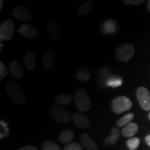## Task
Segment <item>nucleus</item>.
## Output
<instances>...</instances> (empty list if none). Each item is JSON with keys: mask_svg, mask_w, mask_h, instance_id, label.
Returning a JSON list of instances; mask_svg holds the SVG:
<instances>
[{"mask_svg": "<svg viewBox=\"0 0 150 150\" xmlns=\"http://www.w3.org/2000/svg\"><path fill=\"white\" fill-rule=\"evenodd\" d=\"M93 8V2L92 1H87L76 7V12L79 17H83L87 16Z\"/></svg>", "mask_w": 150, "mask_h": 150, "instance_id": "15", "label": "nucleus"}, {"mask_svg": "<svg viewBox=\"0 0 150 150\" xmlns=\"http://www.w3.org/2000/svg\"><path fill=\"white\" fill-rule=\"evenodd\" d=\"M149 119H150V112H149Z\"/></svg>", "mask_w": 150, "mask_h": 150, "instance_id": "34", "label": "nucleus"}, {"mask_svg": "<svg viewBox=\"0 0 150 150\" xmlns=\"http://www.w3.org/2000/svg\"><path fill=\"white\" fill-rule=\"evenodd\" d=\"M136 97L140 106L146 111L150 110V93L145 87H139L136 91Z\"/></svg>", "mask_w": 150, "mask_h": 150, "instance_id": "8", "label": "nucleus"}, {"mask_svg": "<svg viewBox=\"0 0 150 150\" xmlns=\"http://www.w3.org/2000/svg\"><path fill=\"white\" fill-rule=\"evenodd\" d=\"M56 65V55L53 52L47 51L43 54L42 67L46 71L53 70Z\"/></svg>", "mask_w": 150, "mask_h": 150, "instance_id": "10", "label": "nucleus"}, {"mask_svg": "<svg viewBox=\"0 0 150 150\" xmlns=\"http://www.w3.org/2000/svg\"><path fill=\"white\" fill-rule=\"evenodd\" d=\"M46 31L47 36L52 40H58L61 36V31L59 24L54 18H50L47 22Z\"/></svg>", "mask_w": 150, "mask_h": 150, "instance_id": "9", "label": "nucleus"}, {"mask_svg": "<svg viewBox=\"0 0 150 150\" xmlns=\"http://www.w3.org/2000/svg\"><path fill=\"white\" fill-rule=\"evenodd\" d=\"M112 110L116 114H120L130 110L132 107V102L126 96L115 97L111 103Z\"/></svg>", "mask_w": 150, "mask_h": 150, "instance_id": "4", "label": "nucleus"}, {"mask_svg": "<svg viewBox=\"0 0 150 150\" xmlns=\"http://www.w3.org/2000/svg\"><path fill=\"white\" fill-rule=\"evenodd\" d=\"M147 9L150 12V0H149V1H147Z\"/></svg>", "mask_w": 150, "mask_h": 150, "instance_id": "33", "label": "nucleus"}, {"mask_svg": "<svg viewBox=\"0 0 150 150\" xmlns=\"http://www.w3.org/2000/svg\"><path fill=\"white\" fill-rule=\"evenodd\" d=\"M4 4V0H1L0 1V11H1V9L3 8Z\"/></svg>", "mask_w": 150, "mask_h": 150, "instance_id": "32", "label": "nucleus"}, {"mask_svg": "<svg viewBox=\"0 0 150 150\" xmlns=\"http://www.w3.org/2000/svg\"><path fill=\"white\" fill-rule=\"evenodd\" d=\"M9 72L17 79H21L24 76V70L22 65L17 61H13L9 64Z\"/></svg>", "mask_w": 150, "mask_h": 150, "instance_id": "11", "label": "nucleus"}, {"mask_svg": "<svg viewBox=\"0 0 150 150\" xmlns=\"http://www.w3.org/2000/svg\"><path fill=\"white\" fill-rule=\"evenodd\" d=\"M91 72L89 69H86L84 70L83 68L79 69L77 72H76V76L79 80L83 82H86L88 81L91 78Z\"/></svg>", "mask_w": 150, "mask_h": 150, "instance_id": "22", "label": "nucleus"}, {"mask_svg": "<svg viewBox=\"0 0 150 150\" xmlns=\"http://www.w3.org/2000/svg\"><path fill=\"white\" fill-rule=\"evenodd\" d=\"M6 91L8 96L16 104H23L26 102L27 96L22 88L12 81L9 80L6 84Z\"/></svg>", "mask_w": 150, "mask_h": 150, "instance_id": "1", "label": "nucleus"}, {"mask_svg": "<svg viewBox=\"0 0 150 150\" xmlns=\"http://www.w3.org/2000/svg\"><path fill=\"white\" fill-rule=\"evenodd\" d=\"M145 142L150 147V135H148V136L145 137Z\"/></svg>", "mask_w": 150, "mask_h": 150, "instance_id": "31", "label": "nucleus"}, {"mask_svg": "<svg viewBox=\"0 0 150 150\" xmlns=\"http://www.w3.org/2000/svg\"><path fill=\"white\" fill-rule=\"evenodd\" d=\"M122 83V80L121 79H113L110 81L108 83V85L111 86L112 88L117 87V86H120Z\"/></svg>", "mask_w": 150, "mask_h": 150, "instance_id": "29", "label": "nucleus"}, {"mask_svg": "<svg viewBox=\"0 0 150 150\" xmlns=\"http://www.w3.org/2000/svg\"><path fill=\"white\" fill-rule=\"evenodd\" d=\"M72 120L76 127L81 129H86L91 125L89 118L81 112H75L72 115Z\"/></svg>", "mask_w": 150, "mask_h": 150, "instance_id": "12", "label": "nucleus"}, {"mask_svg": "<svg viewBox=\"0 0 150 150\" xmlns=\"http://www.w3.org/2000/svg\"><path fill=\"white\" fill-rule=\"evenodd\" d=\"M80 141L82 145L88 150H97V146L96 142L88 134H83L80 137Z\"/></svg>", "mask_w": 150, "mask_h": 150, "instance_id": "14", "label": "nucleus"}, {"mask_svg": "<svg viewBox=\"0 0 150 150\" xmlns=\"http://www.w3.org/2000/svg\"><path fill=\"white\" fill-rule=\"evenodd\" d=\"M120 135V132L119 129L116 128V127L112 128L111 130V134L108 136L104 140L105 144L109 145L115 144L117 142L118 139H119Z\"/></svg>", "mask_w": 150, "mask_h": 150, "instance_id": "18", "label": "nucleus"}, {"mask_svg": "<svg viewBox=\"0 0 150 150\" xmlns=\"http://www.w3.org/2000/svg\"><path fill=\"white\" fill-rule=\"evenodd\" d=\"M13 17L18 21H29L33 18V14L27 6L20 5L16 6L12 12Z\"/></svg>", "mask_w": 150, "mask_h": 150, "instance_id": "7", "label": "nucleus"}, {"mask_svg": "<svg viewBox=\"0 0 150 150\" xmlns=\"http://www.w3.org/2000/svg\"><path fill=\"white\" fill-rule=\"evenodd\" d=\"M138 129V127L137 124L131 122L128 124V125L124 127L122 131V134L124 137L131 138V137H133L136 134Z\"/></svg>", "mask_w": 150, "mask_h": 150, "instance_id": "17", "label": "nucleus"}, {"mask_svg": "<svg viewBox=\"0 0 150 150\" xmlns=\"http://www.w3.org/2000/svg\"><path fill=\"white\" fill-rule=\"evenodd\" d=\"M8 74V69L2 61H0V79L2 80Z\"/></svg>", "mask_w": 150, "mask_h": 150, "instance_id": "27", "label": "nucleus"}, {"mask_svg": "<svg viewBox=\"0 0 150 150\" xmlns=\"http://www.w3.org/2000/svg\"><path fill=\"white\" fill-rule=\"evenodd\" d=\"M16 24L12 20H5L0 27V39L4 41L10 40L13 36Z\"/></svg>", "mask_w": 150, "mask_h": 150, "instance_id": "6", "label": "nucleus"}, {"mask_svg": "<svg viewBox=\"0 0 150 150\" xmlns=\"http://www.w3.org/2000/svg\"><path fill=\"white\" fill-rule=\"evenodd\" d=\"M74 138V133L72 130L70 129H67V130L63 131L60 134L59 139L60 142L62 143H67V142H70Z\"/></svg>", "mask_w": 150, "mask_h": 150, "instance_id": "19", "label": "nucleus"}, {"mask_svg": "<svg viewBox=\"0 0 150 150\" xmlns=\"http://www.w3.org/2000/svg\"><path fill=\"white\" fill-rule=\"evenodd\" d=\"M140 145V139L138 138H131L127 141V145L130 150H136Z\"/></svg>", "mask_w": 150, "mask_h": 150, "instance_id": "24", "label": "nucleus"}, {"mask_svg": "<svg viewBox=\"0 0 150 150\" xmlns=\"http://www.w3.org/2000/svg\"><path fill=\"white\" fill-rule=\"evenodd\" d=\"M63 150H83V148L78 142H70L65 146Z\"/></svg>", "mask_w": 150, "mask_h": 150, "instance_id": "26", "label": "nucleus"}, {"mask_svg": "<svg viewBox=\"0 0 150 150\" xmlns=\"http://www.w3.org/2000/svg\"><path fill=\"white\" fill-rule=\"evenodd\" d=\"M116 29V22L113 20H106L102 24V31L106 34L114 33Z\"/></svg>", "mask_w": 150, "mask_h": 150, "instance_id": "20", "label": "nucleus"}, {"mask_svg": "<svg viewBox=\"0 0 150 150\" xmlns=\"http://www.w3.org/2000/svg\"><path fill=\"white\" fill-rule=\"evenodd\" d=\"M44 150H61V148L57 144L52 141H45L42 144Z\"/></svg>", "mask_w": 150, "mask_h": 150, "instance_id": "25", "label": "nucleus"}, {"mask_svg": "<svg viewBox=\"0 0 150 150\" xmlns=\"http://www.w3.org/2000/svg\"><path fill=\"white\" fill-rule=\"evenodd\" d=\"M18 31L22 35L31 39L35 38L38 36V35L37 29L33 25H31L30 24H22V26L19 29Z\"/></svg>", "mask_w": 150, "mask_h": 150, "instance_id": "13", "label": "nucleus"}, {"mask_svg": "<svg viewBox=\"0 0 150 150\" xmlns=\"http://www.w3.org/2000/svg\"><path fill=\"white\" fill-rule=\"evenodd\" d=\"M75 103L80 111L86 112L91 107V99L87 92L83 89L77 90L75 93Z\"/></svg>", "mask_w": 150, "mask_h": 150, "instance_id": "2", "label": "nucleus"}, {"mask_svg": "<svg viewBox=\"0 0 150 150\" xmlns=\"http://www.w3.org/2000/svg\"><path fill=\"white\" fill-rule=\"evenodd\" d=\"M73 101V97L70 95L67 94H61L58 95L55 98V102L59 105L65 106V105L70 104Z\"/></svg>", "mask_w": 150, "mask_h": 150, "instance_id": "21", "label": "nucleus"}, {"mask_svg": "<svg viewBox=\"0 0 150 150\" xmlns=\"http://www.w3.org/2000/svg\"><path fill=\"white\" fill-rule=\"evenodd\" d=\"M134 118V113H128L127 115H124L122 117H121L120 119H119L116 122L117 127H125L126 125H128L130 122H131V120Z\"/></svg>", "mask_w": 150, "mask_h": 150, "instance_id": "23", "label": "nucleus"}, {"mask_svg": "<svg viewBox=\"0 0 150 150\" xmlns=\"http://www.w3.org/2000/svg\"><path fill=\"white\" fill-rule=\"evenodd\" d=\"M122 2L127 5L138 6L141 4L142 3H143L144 1L143 0H123Z\"/></svg>", "mask_w": 150, "mask_h": 150, "instance_id": "28", "label": "nucleus"}, {"mask_svg": "<svg viewBox=\"0 0 150 150\" xmlns=\"http://www.w3.org/2000/svg\"><path fill=\"white\" fill-rule=\"evenodd\" d=\"M134 46L131 44L126 43L121 45L117 48L115 51V56L119 61L126 63L132 59L135 54Z\"/></svg>", "mask_w": 150, "mask_h": 150, "instance_id": "3", "label": "nucleus"}, {"mask_svg": "<svg viewBox=\"0 0 150 150\" xmlns=\"http://www.w3.org/2000/svg\"><path fill=\"white\" fill-rule=\"evenodd\" d=\"M50 115L54 120L59 123H67L70 121L71 115L65 108L52 106L50 108Z\"/></svg>", "mask_w": 150, "mask_h": 150, "instance_id": "5", "label": "nucleus"}, {"mask_svg": "<svg viewBox=\"0 0 150 150\" xmlns=\"http://www.w3.org/2000/svg\"><path fill=\"white\" fill-rule=\"evenodd\" d=\"M26 68L29 71H33L36 66V57L33 52H28L25 54L24 59Z\"/></svg>", "mask_w": 150, "mask_h": 150, "instance_id": "16", "label": "nucleus"}, {"mask_svg": "<svg viewBox=\"0 0 150 150\" xmlns=\"http://www.w3.org/2000/svg\"><path fill=\"white\" fill-rule=\"evenodd\" d=\"M18 150H38L37 148L34 147L33 145H27V146H24V147H22L19 149Z\"/></svg>", "mask_w": 150, "mask_h": 150, "instance_id": "30", "label": "nucleus"}]
</instances>
